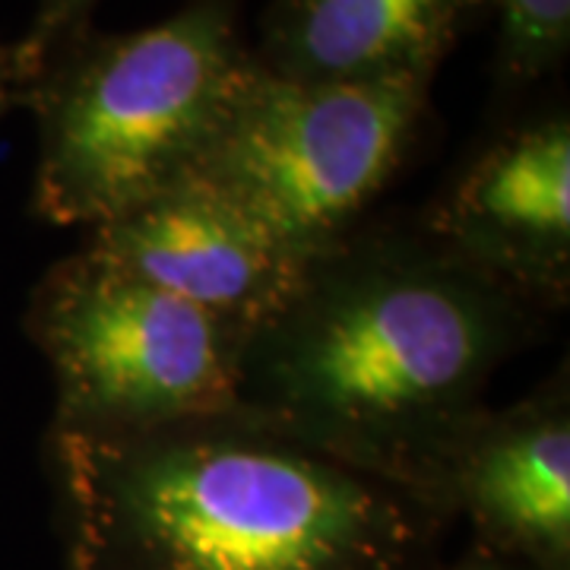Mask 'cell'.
Instances as JSON below:
<instances>
[{
    "instance_id": "1",
    "label": "cell",
    "mask_w": 570,
    "mask_h": 570,
    "mask_svg": "<svg viewBox=\"0 0 570 570\" xmlns=\"http://www.w3.org/2000/svg\"><path fill=\"white\" fill-rule=\"evenodd\" d=\"M535 326L532 307L415 219H367L314 254L295 292L247 333L238 412L412 498Z\"/></svg>"
},
{
    "instance_id": "2",
    "label": "cell",
    "mask_w": 570,
    "mask_h": 570,
    "mask_svg": "<svg viewBox=\"0 0 570 570\" xmlns=\"http://www.w3.org/2000/svg\"><path fill=\"white\" fill-rule=\"evenodd\" d=\"M67 570H428L444 523L245 412L48 431Z\"/></svg>"
},
{
    "instance_id": "3",
    "label": "cell",
    "mask_w": 570,
    "mask_h": 570,
    "mask_svg": "<svg viewBox=\"0 0 570 570\" xmlns=\"http://www.w3.org/2000/svg\"><path fill=\"white\" fill-rule=\"evenodd\" d=\"M250 61L242 0L55 45L22 82L39 130L32 213L89 232L187 181Z\"/></svg>"
},
{
    "instance_id": "4",
    "label": "cell",
    "mask_w": 570,
    "mask_h": 570,
    "mask_svg": "<svg viewBox=\"0 0 570 570\" xmlns=\"http://www.w3.org/2000/svg\"><path fill=\"white\" fill-rule=\"evenodd\" d=\"M431 86L298 82L250 61L187 181L314 257L371 219L422 137Z\"/></svg>"
},
{
    "instance_id": "5",
    "label": "cell",
    "mask_w": 570,
    "mask_h": 570,
    "mask_svg": "<svg viewBox=\"0 0 570 570\" xmlns=\"http://www.w3.org/2000/svg\"><path fill=\"white\" fill-rule=\"evenodd\" d=\"M26 336L55 384V434H134L238 409L245 330L73 250L41 276Z\"/></svg>"
},
{
    "instance_id": "6",
    "label": "cell",
    "mask_w": 570,
    "mask_h": 570,
    "mask_svg": "<svg viewBox=\"0 0 570 570\" xmlns=\"http://www.w3.org/2000/svg\"><path fill=\"white\" fill-rule=\"evenodd\" d=\"M434 245L539 317L570 302L568 105L517 108L415 216Z\"/></svg>"
},
{
    "instance_id": "7",
    "label": "cell",
    "mask_w": 570,
    "mask_h": 570,
    "mask_svg": "<svg viewBox=\"0 0 570 570\" xmlns=\"http://www.w3.org/2000/svg\"><path fill=\"white\" fill-rule=\"evenodd\" d=\"M412 498L472 546L527 570H570V381L561 365L510 406H482L450 434Z\"/></svg>"
},
{
    "instance_id": "8",
    "label": "cell",
    "mask_w": 570,
    "mask_h": 570,
    "mask_svg": "<svg viewBox=\"0 0 570 570\" xmlns=\"http://www.w3.org/2000/svg\"><path fill=\"white\" fill-rule=\"evenodd\" d=\"M82 247L245 333L295 292L311 261L194 181L89 228Z\"/></svg>"
},
{
    "instance_id": "9",
    "label": "cell",
    "mask_w": 570,
    "mask_h": 570,
    "mask_svg": "<svg viewBox=\"0 0 570 570\" xmlns=\"http://www.w3.org/2000/svg\"><path fill=\"white\" fill-rule=\"evenodd\" d=\"M485 0H269L254 61L298 82L434 80Z\"/></svg>"
},
{
    "instance_id": "10",
    "label": "cell",
    "mask_w": 570,
    "mask_h": 570,
    "mask_svg": "<svg viewBox=\"0 0 570 570\" xmlns=\"http://www.w3.org/2000/svg\"><path fill=\"white\" fill-rule=\"evenodd\" d=\"M485 13L494 20V96L517 111L568 63L570 0H485Z\"/></svg>"
},
{
    "instance_id": "11",
    "label": "cell",
    "mask_w": 570,
    "mask_h": 570,
    "mask_svg": "<svg viewBox=\"0 0 570 570\" xmlns=\"http://www.w3.org/2000/svg\"><path fill=\"white\" fill-rule=\"evenodd\" d=\"M102 0H36V10L29 17V26L20 39L13 41L17 61H20L22 82L39 67V61L63 39L92 26L96 7Z\"/></svg>"
},
{
    "instance_id": "12",
    "label": "cell",
    "mask_w": 570,
    "mask_h": 570,
    "mask_svg": "<svg viewBox=\"0 0 570 570\" xmlns=\"http://www.w3.org/2000/svg\"><path fill=\"white\" fill-rule=\"evenodd\" d=\"M22 102V73L17 61V48L13 41L0 39V121L20 108Z\"/></svg>"
},
{
    "instance_id": "13",
    "label": "cell",
    "mask_w": 570,
    "mask_h": 570,
    "mask_svg": "<svg viewBox=\"0 0 570 570\" xmlns=\"http://www.w3.org/2000/svg\"><path fill=\"white\" fill-rule=\"evenodd\" d=\"M428 570H527L520 568V564H513L508 558H498V554H491V551L479 549V546H472L469 542L466 551L460 554V558H453L450 564H431Z\"/></svg>"
}]
</instances>
